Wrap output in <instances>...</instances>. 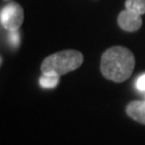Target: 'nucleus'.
I'll return each mask as SVG.
<instances>
[{"label": "nucleus", "mask_w": 145, "mask_h": 145, "mask_svg": "<svg viewBox=\"0 0 145 145\" xmlns=\"http://www.w3.org/2000/svg\"><path fill=\"white\" fill-rule=\"evenodd\" d=\"M135 65L132 52L124 46H112L101 56L100 70L105 78L121 83L131 76Z\"/></svg>", "instance_id": "f257e3e1"}, {"label": "nucleus", "mask_w": 145, "mask_h": 145, "mask_svg": "<svg viewBox=\"0 0 145 145\" xmlns=\"http://www.w3.org/2000/svg\"><path fill=\"white\" fill-rule=\"evenodd\" d=\"M84 61V56L76 50H66L47 56L41 65L42 73L55 72L63 75L76 70Z\"/></svg>", "instance_id": "f03ea898"}, {"label": "nucleus", "mask_w": 145, "mask_h": 145, "mask_svg": "<svg viewBox=\"0 0 145 145\" xmlns=\"http://www.w3.org/2000/svg\"><path fill=\"white\" fill-rule=\"evenodd\" d=\"M0 22L3 29L8 31L18 30L24 22V10L17 2L5 5L0 12Z\"/></svg>", "instance_id": "7ed1b4c3"}, {"label": "nucleus", "mask_w": 145, "mask_h": 145, "mask_svg": "<svg viewBox=\"0 0 145 145\" xmlns=\"http://www.w3.org/2000/svg\"><path fill=\"white\" fill-rule=\"evenodd\" d=\"M142 17L132 11L125 9L121 11L117 16V24L118 26L125 31L133 32L139 30L142 27Z\"/></svg>", "instance_id": "20e7f679"}, {"label": "nucleus", "mask_w": 145, "mask_h": 145, "mask_svg": "<svg viewBox=\"0 0 145 145\" xmlns=\"http://www.w3.org/2000/svg\"><path fill=\"white\" fill-rule=\"evenodd\" d=\"M126 113L133 120L145 125V101H131L126 108Z\"/></svg>", "instance_id": "39448f33"}, {"label": "nucleus", "mask_w": 145, "mask_h": 145, "mask_svg": "<svg viewBox=\"0 0 145 145\" xmlns=\"http://www.w3.org/2000/svg\"><path fill=\"white\" fill-rule=\"evenodd\" d=\"M59 78H60V75H58L57 73L55 72L42 73V76L39 80V83L44 88H54L59 83Z\"/></svg>", "instance_id": "423d86ee"}, {"label": "nucleus", "mask_w": 145, "mask_h": 145, "mask_svg": "<svg viewBox=\"0 0 145 145\" xmlns=\"http://www.w3.org/2000/svg\"><path fill=\"white\" fill-rule=\"evenodd\" d=\"M125 9L142 16L145 14V0H126Z\"/></svg>", "instance_id": "0eeeda50"}, {"label": "nucleus", "mask_w": 145, "mask_h": 145, "mask_svg": "<svg viewBox=\"0 0 145 145\" xmlns=\"http://www.w3.org/2000/svg\"><path fill=\"white\" fill-rule=\"evenodd\" d=\"M8 41L13 47H17L20 45V42H21V35H20V31L14 30V31H9V35H8Z\"/></svg>", "instance_id": "6e6552de"}, {"label": "nucleus", "mask_w": 145, "mask_h": 145, "mask_svg": "<svg viewBox=\"0 0 145 145\" xmlns=\"http://www.w3.org/2000/svg\"><path fill=\"white\" fill-rule=\"evenodd\" d=\"M135 87L140 91H145V73L140 75L135 81Z\"/></svg>", "instance_id": "1a4fd4ad"}]
</instances>
